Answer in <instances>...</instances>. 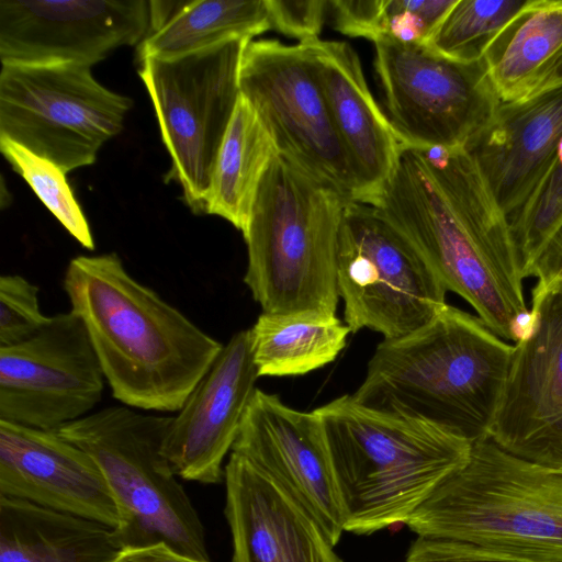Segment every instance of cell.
<instances>
[{
  "instance_id": "obj_9",
  "label": "cell",
  "mask_w": 562,
  "mask_h": 562,
  "mask_svg": "<svg viewBox=\"0 0 562 562\" xmlns=\"http://www.w3.org/2000/svg\"><path fill=\"white\" fill-rule=\"evenodd\" d=\"M77 64H1L0 137L48 159L66 173L95 161L117 135L133 101Z\"/></svg>"
},
{
  "instance_id": "obj_14",
  "label": "cell",
  "mask_w": 562,
  "mask_h": 562,
  "mask_svg": "<svg viewBox=\"0 0 562 562\" xmlns=\"http://www.w3.org/2000/svg\"><path fill=\"white\" fill-rule=\"evenodd\" d=\"M488 438L524 461L562 469V283L532 292Z\"/></svg>"
},
{
  "instance_id": "obj_8",
  "label": "cell",
  "mask_w": 562,
  "mask_h": 562,
  "mask_svg": "<svg viewBox=\"0 0 562 562\" xmlns=\"http://www.w3.org/2000/svg\"><path fill=\"white\" fill-rule=\"evenodd\" d=\"M249 41L234 37L178 57L138 60L171 158L166 180L180 184L194 213H204L216 157L240 95L239 68Z\"/></svg>"
},
{
  "instance_id": "obj_23",
  "label": "cell",
  "mask_w": 562,
  "mask_h": 562,
  "mask_svg": "<svg viewBox=\"0 0 562 562\" xmlns=\"http://www.w3.org/2000/svg\"><path fill=\"white\" fill-rule=\"evenodd\" d=\"M562 57V0H528L483 61L502 102L529 95Z\"/></svg>"
},
{
  "instance_id": "obj_34",
  "label": "cell",
  "mask_w": 562,
  "mask_h": 562,
  "mask_svg": "<svg viewBox=\"0 0 562 562\" xmlns=\"http://www.w3.org/2000/svg\"><path fill=\"white\" fill-rule=\"evenodd\" d=\"M329 4L340 33L371 42L383 34L385 0H334Z\"/></svg>"
},
{
  "instance_id": "obj_21",
  "label": "cell",
  "mask_w": 562,
  "mask_h": 562,
  "mask_svg": "<svg viewBox=\"0 0 562 562\" xmlns=\"http://www.w3.org/2000/svg\"><path fill=\"white\" fill-rule=\"evenodd\" d=\"M315 66L329 114L349 159L358 201L371 203L391 178L401 140L372 97L355 49L342 41L302 43Z\"/></svg>"
},
{
  "instance_id": "obj_33",
  "label": "cell",
  "mask_w": 562,
  "mask_h": 562,
  "mask_svg": "<svg viewBox=\"0 0 562 562\" xmlns=\"http://www.w3.org/2000/svg\"><path fill=\"white\" fill-rule=\"evenodd\" d=\"M272 29L294 37L299 43L319 38L329 1L267 0Z\"/></svg>"
},
{
  "instance_id": "obj_22",
  "label": "cell",
  "mask_w": 562,
  "mask_h": 562,
  "mask_svg": "<svg viewBox=\"0 0 562 562\" xmlns=\"http://www.w3.org/2000/svg\"><path fill=\"white\" fill-rule=\"evenodd\" d=\"M121 549L108 526L0 496V562H109Z\"/></svg>"
},
{
  "instance_id": "obj_3",
  "label": "cell",
  "mask_w": 562,
  "mask_h": 562,
  "mask_svg": "<svg viewBox=\"0 0 562 562\" xmlns=\"http://www.w3.org/2000/svg\"><path fill=\"white\" fill-rule=\"evenodd\" d=\"M513 351L477 315L447 304L415 331L383 339L351 395L472 445L490 437Z\"/></svg>"
},
{
  "instance_id": "obj_36",
  "label": "cell",
  "mask_w": 562,
  "mask_h": 562,
  "mask_svg": "<svg viewBox=\"0 0 562 562\" xmlns=\"http://www.w3.org/2000/svg\"><path fill=\"white\" fill-rule=\"evenodd\" d=\"M109 562H210L184 555L164 542L122 548Z\"/></svg>"
},
{
  "instance_id": "obj_24",
  "label": "cell",
  "mask_w": 562,
  "mask_h": 562,
  "mask_svg": "<svg viewBox=\"0 0 562 562\" xmlns=\"http://www.w3.org/2000/svg\"><path fill=\"white\" fill-rule=\"evenodd\" d=\"M277 154L267 128L240 94L216 157L204 213L244 233L260 181Z\"/></svg>"
},
{
  "instance_id": "obj_10",
  "label": "cell",
  "mask_w": 562,
  "mask_h": 562,
  "mask_svg": "<svg viewBox=\"0 0 562 562\" xmlns=\"http://www.w3.org/2000/svg\"><path fill=\"white\" fill-rule=\"evenodd\" d=\"M337 286L351 333L408 335L447 305V290L415 248L369 204L349 200L339 233Z\"/></svg>"
},
{
  "instance_id": "obj_31",
  "label": "cell",
  "mask_w": 562,
  "mask_h": 562,
  "mask_svg": "<svg viewBox=\"0 0 562 562\" xmlns=\"http://www.w3.org/2000/svg\"><path fill=\"white\" fill-rule=\"evenodd\" d=\"M406 562H562V560L518 550L419 536L409 548Z\"/></svg>"
},
{
  "instance_id": "obj_20",
  "label": "cell",
  "mask_w": 562,
  "mask_h": 562,
  "mask_svg": "<svg viewBox=\"0 0 562 562\" xmlns=\"http://www.w3.org/2000/svg\"><path fill=\"white\" fill-rule=\"evenodd\" d=\"M562 140V86L501 102L465 145L508 220L524 204Z\"/></svg>"
},
{
  "instance_id": "obj_35",
  "label": "cell",
  "mask_w": 562,
  "mask_h": 562,
  "mask_svg": "<svg viewBox=\"0 0 562 562\" xmlns=\"http://www.w3.org/2000/svg\"><path fill=\"white\" fill-rule=\"evenodd\" d=\"M527 277L537 278L532 292H542L562 283V224L546 241L529 268Z\"/></svg>"
},
{
  "instance_id": "obj_6",
  "label": "cell",
  "mask_w": 562,
  "mask_h": 562,
  "mask_svg": "<svg viewBox=\"0 0 562 562\" xmlns=\"http://www.w3.org/2000/svg\"><path fill=\"white\" fill-rule=\"evenodd\" d=\"M405 524L420 537L562 560V469L524 461L490 438L476 441Z\"/></svg>"
},
{
  "instance_id": "obj_29",
  "label": "cell",
  "mask_w": 562,
  "mask_h": 562,
  "mask_svg": "<svg viewBox=\"0 0 562 562\" xmlns=\"http://www.w3.org/2000/svg\"><path fill=\"white\" fill-rule=\"evenodd\" d=\"M522 278L562 224V140L519 210L509 218Z\"/></svg>"
},
{
  "instance_id": "obj_12",
  "label": "cell",
  "mask_w": 562,
  "mask_h": 562,
  "mask_svg": "<svg viewBox=\"0 0 562 562\" xmlns=\"http://www.w3.org/2000/svg\"><path fill=\"white\" fill-rule=\"evenodd\" d=\"M239 89L267 128L279 156L347 199L358 201L352 168L304 44L249 41L240 61Z\"/></svg>"
},
{
  "instance_id": "obj_11",
  "label": "cell",
  "mask_w": 562,
  "mask_h": 562,
  "mask_svg": "<svg viewBox=\"0 0 562 562\" xmlns=\"http://www.w3.org/2000/svg\"><path fill=\"white\" fill-rule=\"evenodd\" d=\"M372 43L385 115L405 145L464 148L502 102L483 59L457 60L387 34Z\"/></svg>"
},
{
  "instance_id": "obj_37",
  "label": "cell",
  "mask_w": 562,
  "mask_h": 562,
  "mask_svg": "<svg viewBox=\"0 0 562 562\" xmlns=\"http://www.w3.org/2000/svg\"><path fill=\"white\" fill-rule=\"evenodd\" d=\"M562 86V57L554 65V67L549 71V74L543 78L540 85L535 89L533 92ZM531 92V93H533ZM530 93V94H531ZM527 97V95H526Z\"/></svg>"
},
{
  "instance_id": "obj_30",
  "label": "cell",
  "mask_w": 562,
  "mask_h": 562,
  "mask_svg": "<svg viewBox=\"0 0 562 562\" xmlns=\"http://www.w3.org/2000/svg\"><path fill=\"white\" fill-rule=\"evenodd\" d=\"M48 319L40 308L37 285L19 274L0 277V347L26 340Z\"/></svg>"
},
{
  "instance_id": "obj_15",
  "label": "cell",
  "mask_w": 562,
  "mask_h": 562,
  "mask_svg": "<svg viewBox=\"0 0 562 562\" xmlns=\"http://www.w3.org/2000/svg\"><path fill=\"white\" fill-rule=\"evenodd\" d=\"M149 31L146 0H0L1 64L91 67Z\"/></svg>"
},
{
  "instance_id": "obj_32",
  "label": "cell",
  "mask_w": 562,
  "mask_h": 562,
  "mask_svg": "<svg viewBox=\"0 0 562 562\" xmlns=\"http://www.w3.org/2000/svg\"><path fill=\"white\" fill-rule=\"evenodd\" d=\"M456 0H385L383 34L427 43Z\"/></svg>"
},
{
  "instance_id": "obj_18",
  "label": "cell",
  "mask_w": 562,
  "mask_h": 562,
  "mask_svg": "<svg viewBox=\"0 0 562 562\" xmlns=\"http://www.w3.org/2000/svg\"><path fill=\"white\" fill-rule=\"evenodd\" d=\"M0 496L114 530L120 525L115 498L98 464L56 430L0 420Z\"/></svg>"
},
{
  "instance_id": "obj_13",
  "label": "cell",
  "mask_w": 562,
  "mask_h": 562,
  "mask_svg": "<svg viewBox=\"0 0 562 562\" xmlns=\"http://www.w3.org/2000/svg\"><path fill=\"white\" fill-rule=\"evenodd\" d=\"M104 382L81 318L49 316L26 340L0 347V420L57 430L90 414Z\"/></svg>"
},
{
  "instance_id": "obj_25",
  "label": "cell",
  "mask_w": 562,
  "mask_h": 562,
  "mask_svg": "<svg viewBox=\"0 0 562 562\" xmlns=\"http://www.w3.org/2000/svg\"><path fill=\"white\" fill-rule=\"evenodd\" d=\"M349 327L336 314L261 313L249 328L260 376H296L331 363L346 347Z\"/></svg>"
},
{
  "instance_id": "obj_1",
  "label": "cell",
  "mask_w": 562,
  "mask_h": 562,
  "mask_svg": "<svg viewBox=\"0 0 562 562\" xmlns=\"http://www.w3.org/2000/svg\"><path fill=\"white\" fill-rule=\"evenodd\" d=\"M369 204L491 330L520 338L529 310L509 220L464 148L402 143L391 178Z\"/></svg>"
},
{
  "instance_id": "obj_4",
  "label": "cell",
  "mask_w": 562,
  "mask_h": 562,
  "mask_svg": "<svg viewBox=\"0 0 562 562\" xmlns=\"http://www.w3.org/2000/svg\"><path fill=\"white\" fill-rule=\"evenodd\" d=\"M314 412L338 485L345 530L403 522L468 460L471 443L424 420L368 408L352 395Z\"/></svg>"
},
{
  "instance_id": "obj_27",
  "label": "cell",
  "mask_w": 562,
  "mask_h": 562,
  "mask_svg": "<svg viewBox=\"0 0 562 562\" xmlns=\"http://www.w3.org/2000/svg\"><path fill=\"white\" fill-rule=\"evenodd\" d=\"M527 1L456 0L425 44L457 60H482L493 40Z\"/></svg>"
},
{
  "instance_id": "obj_28",
  "label": "cell",
  "mask_w": 562,
  "mask_h": 562,
  "mask_svg": "<svg viewBox=\"0 0 562 562\" xmlns=\"http://www.w3.org/2000/svg\"><path fill=\"white\" fill-rule=\"evenodd\" d=\"M0 150L66 231L82 247L93 250L90 226L66 180V172L9 138L0 137Z\"/></svg>"
},
{
  "instance_id": "obj_2",
  "label": "cell",
  "mask_w": 562,
  "mask_h": 562,
  "mask_svg": "<svg viewBox=\"0 0 562 562\" xmlns=\"http://www.w3.org/2000/svg\"><path fill=\"white\" fill-rule=\"evenodd\" d=\"M63 286L112 395L132 408L178 412L224 346L132 277L115 252L72 258Z\"/></svg>"
},
{
  "instance_id": "obj_26",
  "label": "cell",
  "mask_w": 562,
  "mask_h": 562,
  "mask_svg": "<svg viewBox=\"0 0 562 562\" xmlns=\"http://www.w3.org/2000/svg\"><path fill=\"white\" fill-rule=\"evenodd\" d=\"M267 0L178 1L173 13L137 46L138 60L172 58L234 37L271 30Z\"/></svg>"
},
{
  "instance_id": "obj_17",
  "label": "cell",
  "mask_w": 562,
  "mask_h": 562,
  "mask_svg": "<svg viewBox=\"0 0 562 562\" xmlns=\"http://www.w3.org/2000/svg\"><path fill=\"white\" fill-rule=\"evenodd\" d=\"M249 329L234 334L167 428L162 451L176 474L215 484L257 390Z\"/></svg>"
},
{
  "instance_id": "obj_19",
  "label": "cell",
  "mask_w": 562,
  "mask_h": 562,
  "mask_svg": "<svg viewBox=\"0 0 562 562\" xmlns=\"http://www.w3.org/2000/svg\"><path fill=\"white\" fill-rule=\"evenodd\" d=\"M224 470L232 562H342L312 517L272 480L233 452Z\"/></svg>"
},
{
  "instance_id": "obj_16",
  "label": "cell",
  "mask_w": 562,
  "mask_h": 562,
  "mask_svg": "<svg viewBox=\"0 0 562 562\" xmlns=\"http://www.w3.org/2000/svg\"><path fill=\"white\" fill-rule=\"evenodd\" d=\"M232 452L259 470L337 544L345 530L342 503L319 417L257 389Z\"/></svg>"
},
{
  "instance_id": "obj_5",
  "label": "cell",
  "mask_w": 562,
  "mask_h": 562,
  "mask_svg": "<svg viewBox=\"0 0 562 562\" xmlns=\"http://www.w3.org/2000/svg\"><path fill=\"white\" fill-rule=\"evenodd\" d=\"M348 201L273 157L243 233L244 282L262 313L336 314L338 240Z\"/></svg>"
},
{
  "instance_id": "obj_7",
  "label": "cell",
  "mask_w": 562,
  "mask_h": 562,
  "mask_svg": "<svg viewBox=\"0 0 562 562\" xmlns=\"http://www.w3.org/2000/svg\"><path fill=\"white\" fill-rule=\"evenodd\" d=\"M171 417L108 406L56 431L83 449L101 470L119 508L122 548L164 542L210 561L202 521L164 454Z\"/></svg>"
}]
</instances>
